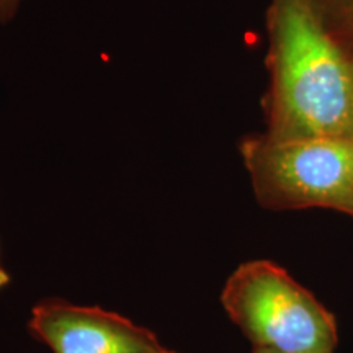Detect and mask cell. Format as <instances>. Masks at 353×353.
Wrapping results in <instances>:
<instances>
[{
    "instance_id": "obj_1",
    "label": "cell",
    "mask_w": 353,
    "mask_h": 353,
    "mask_svg": "<svg viewBox=\"0 0 353 353\" xmlns=\"http://www.w3.org/2000/svg\"><path fill=\"white\" fill-rule=\"evenodd\" d=\"M267 41L265 134L273 139L345 136L353 57L314 0H270Z\"/></svg>"
},
{
    "instance_id": "obj_2",
    "label": "cell",
    "mask_w": 353,
    "mask_h": 353,
    "mask_svg": "<svg viewBox=\"0 0 353 353\" xmlns=\"http://www.w3.org/2000/svg\"><path fill=\"white\" fill-rule=\"evenodd\" d=\"M221 304L254 347L280 353H334L337 321L280 265L252 260L228 278Z\"/></svg>"
},
{
    "instance_id": "obj_3",
    "label": "cell",
    "mask_w": 353,
    "mask_h": 353,
    "mask_svg": "<svg viewBox=\"0 0 353 353\" xmlns=\"http://www.w3.org/2000/svg\"><path fill=\"white\" fill-rule=\"evenodd\" d=\"M239 152L259 205L272 211L353 205V143L347 136L273 139L254 134Z\"/></svg>"
},
{
    "instance_id": "obj_4",
    "label": "cell",
    "mask_w": 353,
    "mask_h": 353,
    "mask_svg": "<svg viewBox=\"0 0 353 353\" xmlns=\"http://www.w3.org/2000/svg\"><path fill=\"white\" fill-rule=\"evenodd\" d=\"M28 329L52 353H145L162 347L152 330L125 316L64 299L38 303Z\"/></svg>"
},
{
    "instance_id": "obj_5",
    "label": "cell",
    "mask_w": 353,
    "mask_h": 353,
    "mask_svg": "<svg viewBox=\"0 0 353 353\" xmlns=\"http://www.w3.org/2000/svg\"><path fill=\"white\" fill-rule=\"evenodd\" d=\"M339 37L353 41V0H314Z\"/></svg>"
},
{
    "instance_id": "obj_6",
    "label": "cell",
    "mask_w": 353,
    "mask_h": 353,
    "mask_svg": "<svg viewBox=\"0 0 353 353\" xmlns=\"http://www.w3.org/2000/svg\"><path fill=\"white\" fill-rule=\"evenodd\" d=\"M21 6V0H0V23L7 25L15 19Z\"/></svg>"
},
{
    "instance_id": "obj_7",
    "label": "cell",
    "mask_w": 353,
    "mask_h": 353,
    "mask_svg": "<svg viewBox=\"0 0 353 353\" xmlns=\"http://www.w3.org/2000/svg\"><path fill=\"white\" fill-rule=\"evenodd\" d=\"M8 285H10V275H8V272L3 268L2 260H0V291H2Z\"/></svg>"
},
{
    "instance_id": "obj_8",
    "label": "cell",
    "mask_w": 353,
    "mask_h": 353,
    "mask_svg": "<svg viewBox=\"0 0 353 353\" xmlns=\"http://www.w3.org/2000/svg\"><path fill=\"white\" fill-rule=\"evenodd\" d=\"M345 136L353 143V101H352V110H350V117H348V125H347V131Z\"/></svg>"
},
{
    "instance_id": "obj_9",
    "label": "cell",
    "mask_w": 353,
    "mask_h": 353,
    "mask_svg": "<svg viewBox=\"0 0 353 353\" xmlns=\"http://www.w3.org/2000/svg\"><path fill=\"white\" fill-rule=\"evenodd\" d=\"M252 353H280V352L268 350V348H259V347H254V352H252Z\"/></svg>"
},
{
    "instance_id": "obj_10",
    "label": "cell",
    "mask_w": 353,
    "mask_h": 353,
    "mask_svg": "<svg viewBox=\"0 0 353 353\" xmlns=\"http://www.w3.org/2000/svg\"><path fill=\"white\" fill-rule=\"evenodd\" d=\"M145 353H176V352L167 350V348H164V347H161V348H157V350H151V352H145Z\"/></svg>"
},
{
    "instance_id": "obj_11",
    "label": "cell",
    "mask_w": 353,
    "mask_h": 353,
    "mask_svg": "<svg viewBox=\"0 0 353 353\" xmlns=\"http://www.w3.org/2000/svg\"><path fill=\"white\" fill-rule=\"evenodd\" d=\"M348 216H353V205H352V208H350V211H348Z\"/></svg>"
}]
</instances>
